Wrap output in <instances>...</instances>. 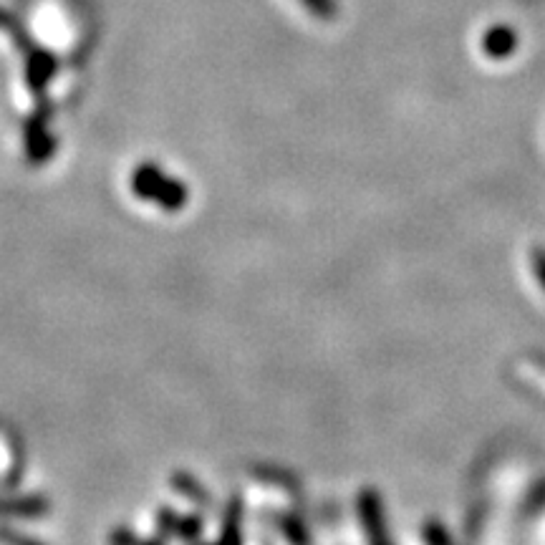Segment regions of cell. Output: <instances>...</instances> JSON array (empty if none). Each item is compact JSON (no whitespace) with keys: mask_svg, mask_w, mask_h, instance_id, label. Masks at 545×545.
<instances>
[{"mask_svg":"<svg viewBox=\"0 0 545 545\" xmlns=\"http://www.w3.org/2000/svg\"><path fill=\"white\" fill-rule=\"evenodd\" d=\"M518 46V36H515L513 28L498 26L485 36V51L493 56V59H503V56H510Z\"/></svg>","mask_w":545,"mask_h":545,"instance_id":"6da1fadb","label":"cell"}]
</instances>
